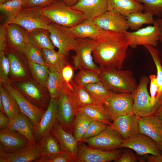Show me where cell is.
Here are the masks:
<instances>
[{
	"instance_id": "obj_1",
	"label": "cell",
	"mask_w": 162,
	"mask_h": 162,
	"mask_svg": "<svg viewBox=\"0 0 162 162\" xmlns=\"http://www.w3.org/2000/svg\"><path fill=\"white\" fill-rule=\"evenodd\" d=\"M96 41L92 55L99 67L122 69L129 46L124 34L110 32Z\"/></svg>"
},
{
	"instance_id": "obj_2",
	"label": "cell",
	"mask_w": 162,
	"mask_h": 162,
	"mask_svg": "<svg viewBox=\"0 0 162 162\" xmlns=\"http://www.w3.org/2000/svg\"><path fill=\"white\" fill-rule=\"evenodd\" d=\"M100 68L98 75L100 81L111 92L132 93L138 86L131 70L112 67Z\"/></svg>"
},
{
	"instance_id": "obj_3",
	"label": "cell",
	"mask_w": 162,
	"mask_h": 162,
	"mask_svg": "<svg viewBox=\"0 0 162 162\" xmlns=\"http://www.w3.org/2000/svg\"><path fill=\"white\" fill-rule=\"evenodd\" d=\"M41 10L51 22L67 27L75 26L85 20L82 13L60 0H55Z\"/></svg>"
},
{
	"instance_id": "obj_4",
	"label": "cell",
	"mask_w": 162,
	"mask_h": 162,
	"mask_svg": "<svg viewBox=\"0 0 162 162\" xmlns=\"http://www.w3.org/2000/svg\"><path fill=\"white\" fill-rule=\"evenodd\" d=\"M11 83L33 105L46 110L51 99L46 88L42 86L32 78Z\"/></svg>"
},
{
	"instance_id": "obj_5",
	"label": "cell",
	"mask_w": 162,
	"mask_h": 162,
	"mask_svg": "<svg viewBox=\"0 0 162 162\" xmlns=\"http://www.w3.org/2000/svg\"><path fill=\"white\" fill-rule=\"evenodd\" d=\"M77 39L76 54L72 57L74 68L90 70L98 74L100 68L96 64L92 55L97 41L90 38Z\"/></svg>"
},
{
	"instance_id": "obj_6",
	"label": "cell",
	"mask_w": 162,
	"mask_h": 162,
	"mask_svg": "<svg viewBox=\"0 0 162 162\" xmlns=\"http://www.w3.org/2000/svg\"><path fill=\"white\" fill-rule=\"evenodd\" d=\"M133 100L131 93H116L111 92L102 104L111 121L122 116L134 114L132 110Z\"/></svg>"
},
{
	"instance_id": "obj_7",
	"label": "cell",
	"mask_w": 162,
	"mask_h": 162,
	"mask_svg": "<svg viewBox=\"0 0 162 162\" xmlns=\"http://www.w3.org/2000/svg\"><path fill=\"white\" fill-rule=\"evenodd\" d=\"M50 20L38 7L22 8L12 23L19 25L26 31L38 29H48Z\"/></svg>"
},
{
	"instance_id": "obj_8",
	"label": "cell",
	"mask_w": 162,
	"mask_h": 162,
	"mask_svg": "<svg viewBox=\"0 0 162 162\" xmlns=\"http://www.w3.org/2000/svg\"><path fill=\"white\" fill-rule=\"evenodd\" d=\"M76 112L64 83L63 88L58 98L57 122L64 130L72 134Z\"/></svg>"
},
{
	"instance_id": "obj_9",
	"label": "cell",
	"mask_w": 162,
	"mask_h": 162,
	"mask_svg": "<svg viewBox=\"0 0 162 162\" xmlns=\"http://www.w3.org/2000/svg\"><path fill=\"white\" fill-rule=\"evenodd\" d=\"M150 82L149 77L146 75L142 76L137 88L132 93L133 100L132 110L136 116L146 117L154 115L155 112L147 89Z\"/></svg>"
},
{
	"instance_id": "obj_10",
	"label": "cell",
	"mask_w": 162,
	"mask_h": 162,
	"mask_svg": "<svg viewBox=\"0 0 162 162\" xmlns=\"http://www.w3.org/2000/svg\"><path fill=\"white\" fill-rule=\"evenodd\" d=\"M48 30L50 39L59 52L67 56L70 51L75 50L77 40L71 33L69 27L51 22Z\"/></svg>"
},
{
	"instance_id": "obj_11",
	"label": "cell",
	"mask_w": 162,
	"mask_h": 162,
	"mask_svg": "<svg viewBox=\"0 0 162 162\" xmlns=\"http://www.w3.org/2000/svg\"><path fill=\"white\" fill-rule=\"evenodd\" d=\"M153 25L134 31L124 32L123 34L129 46L133 48L140 45L156 46L159 41L160 29L156 20Z\"/></svg>"
},
{
	"instance_id": "obj_12",
	"label": "cell",
	"mask_w": 162,
	"mask_h": 162,
	"mask_svg": "<svg viewBox=\"0 0 162 162\" xmlns=\"http://www.w3.org/2000/svg\"><path fill=\"white\" fill-rule=\"evenodd\" d=\"M124 140L113 127L108 125L106 128L98 135L81 140L85 142L92 148L104 151H112L119 148Z\"/></svg>"
},
{
	"instance_id": "obj_13",
	"label": "cell",
	"mask_w": 162,
	"mask_h": 162,
	"mask_svg": "<svg viewBox=\"0 0 162 162\" xmlns=\"http://www.w3.org/2000/svg\"><path fill=\"white\" fill-rule=\"evenodd\" d=\"M122 148L112 151H104L92 148L85 144L80 143L76 162H116L123 152Z\"/></svg>"
},
{
	"instance_id": "obj_14",
	"label": "cell",
	"mask_w": 162,
	"mask_h": 162,
	"mask_svg": "<svg viewBox=\"0 0 162 162\" xmlns=\"http://www.w3.org/2000/svg\"><path fill=\"white\" fill-rule=\"evenodd\" d=\"M16 102L21 112L31 121L34 128L39 123L45 111L28 100L10 82L1 83Z\"/></svg>"
},
{
	"instance_id": "obj_15",
	"label": "cell",
	"mask_w": 162,
	"mask_h": 162,
	"mask_svg": "<svg viewBox=\"0 0 162 162\" xmlns=\"http://www.w3.org/2000/svg\"><path fill=\"white\" fill-rule=\"evenodd\" d=\"M10 64L9 78L11 83L32 78L28 61L24 56L9 49L5 52Z\"/></svg>"
},
{
	"instance_id": "obj_16",
	"label": "cell",
	"mask_w": 162,
	"mask_h": 162,
	"mask_svg": "<svg viewBox=\"0 0 162 162\" xmlns=\"http://www.w3.org/2000/svg\"><path fill=\"white\" fill-rule=\"evenodd\" d=\"M58 112V98H51L49 105L40 122L34 128L36 143L51 132L53 126L57 121Z\"/></svg>"
},
{
	"instance_id": "obj_17",
	"label": "cell",
	"mask_w": 162,
	"mask_h": 162,
	"mask_svg": "<svg viewBox=\"0 0 162 162\" xmlns=\"http://www.w3.org/2000/svg\"><path fill=\"white\" fill-rule=\"evenodd\" d=\"M29 42L25 29L13 23L7 25L6 44L8 49L25 56L26 45Z\"/></svg>"
},
{
	"instance_id": "obj_18",
	"label": "cell",
	"mask_w": 162,
	"mask_h": 162,
	"mask_svg": "<svg viewBox=\"0 0 162 162\" xmlns=\"http://www.w3.org/2000/svg\"><path fill=\"white\" fill-rule=\"evenodd\" d=\"M92 20L102 29L115 33L123 34L129 28L125 16L115 11L107 10Z\"/></svg>"
},
{
	"instance_id": "obj_19",
	"label": "cell",
	"mask_w": 162,
	"mask_h": 162,
	"mask_svg": "<svg viewBox=\"0 0 162 162\" xmlns=\"http://www.w3.org/2000/svg\"><path fill=\"white\" fill-rule=\"evenodd\" d=\"M131 149L140 155L150 154L158 155L162 152L157 146L156 143L149 136L142 134L128 140L124 141L119 147Z\"/></svg>"
},
{
	"instance_id": "obj_20",
	"label": "cell",
	"mask_w": 162,
	"mask_h": 162,
	"mask_svg": "<svg viewBox=\"0 0 162 162\" xmlns=\"http://www.w3.org/2000/svg\"><path fill=\"white\" fill-rule=\"evenodd\" d=\"M32 144L19 132L7 128L0 130V150L11 153Z\"/></svg>"
},
{
	"instance_id": "obj_21",
	"label": "cell",
	"mask_w": 162,
	"mask_h": 162,
	"mask_svg": "<svg viewBox=\"0 0 162 162\" xmlns=\"http://www.w3.org/2000/svg\"><path fill=\"white\" fill-rule=\"evenodd\" d=\"M41 158L36 144L29 145L11 153L0 150V162H38Z\"/></svg>"
},
{
	"instance_id": "obj_22",
	"label": "cell",
	"mask_w": 162,
	"mask_h": 162,
	"mask_svg": "<svg viewBox=\"0 0 162 162\" xmlns=\"http://www.w3.org/2000/svg\"><path fill=\"white\" fill-rule=\"evenodd\" d=\"M112 121L111 124L124 141L140 134L136 116L134 114L119 116Z\"/></svg>"
},
{
	"instance_id": "obj_23",
	"label": "cell",
	"mask_w": 162,
	"mask_h": 162,
	"mask_svg": "<svg viewBox=\"0 0 162 162\" xmlns=\"http://www.w3.org/2000/svg\"><path fill=\"white\" fill-rule=\"evenodd\" d=\"M108 0H79L70 6L82 13L85 20H93L108 10Z\"/></svg>"
},
{
	"instance_id": "obj_24",
	"label": "cell",
	"mask_w": 162,
	"mask_h": 162,
	"mask_svg": "<svg viewBox=\"0 0 162 162\" xmlns=\"http://www.w3.org/2000/svg\"><path fill=\"white\" fill-rule=\"evenodd\" d=\"M69 28L72 34L76 39L90 38L95 41L110 32L102 29L91 20H85Z\"/></svg>"
},
{
	"instance_id": "obj_25",
	"label": "cell",
	"mask_w": 162,
	"mask_h": 162,
	"mask_svg": "<svg viewBox=\"0 0 162 162\" xmlns=\"http://www.w3.org/2000/svg\"><path fill=\"white\" fill-rule=\"evenodd\" d=\"M136 117L140 134L149 136L156 143L162 142V124L160 120L154 115Z\"/></svg>"
},
{
	"instance_id": "obj_26",
	"label": "cell",
	"mask_w": 162,
	"mask_h": 162,
	"mask_svg": "<svg viewBox=\"0 0 162 162\" xmlns=\"http://www.w3.org/2000/svg\"><path fill=\"white\" fill-rule=\"evenodd\" d=\"M71 84L70 87L67 86L76 112L85 106H102V104L97 102L82 87L76 84L73 80Z\"/></svg>"
},
{
	"instance_id": "obj_27",
	"label": "cell",
	"mask_w": 162,
	"mask_h": 162,
	"mask_svg": "<svg viewBox=\"0 0 162 162\" xmlns=\"http://www.w3.org/2000/svg\"><path fill=\"white\" fill-rule=\"evenodd\" d=\"M36 145L42 156L38 162H44L59 154L62 150L58 140L51 133L43 137Z\"/></svg>"
},
{
	"instance_id": "obj_28",
	"label": "cell",
	"mask_w": 162,
	"mask_h": 162,
	"mask_svg": "<svg viewBox=\"0 0 162 162\" xmlns=\"http://www.w3.org/2000/svg\"><path fill=\"white\" fill-rule=\"evenodd\" d=\"M50 133L58 140L62 150L69 151L77 157L78 142L73 134L64 130L57 121Z\"/></svg>"
},
{
	"instance_id": "obj_29",
	"label": "cell",
	"mask_w": 162,
	"mask_h": 162,
	"mask_svg": "<svg viewBox=\"0 0 162 162\" xmlns=\"http://www.w3.org/2000/svg\"><path fill=\"white\" fill-rule=\"evenodd\" d=\"M7 128L19 132L26 137L32 144H36L33 125L30 119L21 112L14 118L10 119Z\"/></svg>"
},
{
	"instance_id": "obj_30",
	"label": "cell",
	"mask_w": 162,
	"mask_h": 162,
	"mask_svg": "<svg viewBox=\"0 0 162 162\" xmlns=\"http://www.w3.org/2000/svg\"><path fill=\"white\" fill-rule=\"evenodd\" d=\"M108 10L125 16L130 13L144 10L143 5L136 0H108Z\"/></svg>"
},
{
	"instance_id": "obj_31",
	"label": "cell",
	"mask_w": 162,
	"mask_h": 162,
	"mask_svg": "<svg viewBox=\"0 0 162 162\" xmlns=\"http://www.w3.org/2000/svg\"><path fill=\"white\" fill-rule=\"evenodd\" d=\"M30 42L40 49H54L48 29H38L27 31Z\"/></svg>"
},
{
	"instance_id": "obj_32",
	"label": "cell",
	"mask_w": 162,
	"mask_h": 162,
	"mask_svg": "<svg viewBox=\"0 0 162 162\" xmlns=\"http://www.w3.org/2000/svg\"><path fill=\"white\" fill-rule=\"evenodd\" d=\"M47 66L50 68L62 72L64 67L69 64L66 56L54 49H41Z\"/></svg>"
},
{
	"instance_id": "obj_33",
	"label": "cell",
	"mask_w": 162,
	"mask_h": 162,
	"mask_svg": "<svg viewBox=\"0 0 162 162\" xmlns=\"http://www.w3.org/2000/svg\"><path fill=\"white\" fill-rule=\"evenodd\" d=\"M154 15L151 13L135 12L125 16L129 28L132 30H136L144 24H153L155 20Z\"/></svg>"
},
{
	"instance_id": "obj_34",
	"label": "cell",
	"mask_w": 162,
	"mask_h": 162,
	"mask_svg": "<svg viewBox=\"0 0 162 162\" xmlns=\"http://www.w3.org/2000/svg\"><path fill=\"white\" fill-rule=\"evenodd\" d=\"M0 97L4 106L5 114L10 119L14 118L21 111L14 98L0 83Z\"/></svg>"
},
{
	"instance_id": "obj_35",
	"label": "cell",
	"mask_w": 162,
	"mask_h": 162,
	"mask_svg": "<svg viewBox=\"0 0 162 162\" xmlns=\"http://www.w3.org/2000/svg\"><path fill=\"white\" fill-rule=\"evenodd\" d=\"M148 50L154 63L156 68V80L159 90L156 99L154 108L155 111L162 101V65L158 51L154 47L149 45L144 46Z\"/></svg>"
},
{
	"instance_id": "obj_36",
	"label": "cell",
	"mask_w": 162,
	"mask_h": 162,
	"mask_svg": "<svg viewBox=\"0 0 162 162\" xmlns=\"http://www.w3.org/2000/svg\"><path fill=\"white\" fill-rule=\"evenodd\" d=\"M49 68L50 73L46 88L51 98H58L63 88L64 82L62 72Z\"/></svg>"
},
{
	"instance_id": "obj_37",
	"label": "cell",
	"mask_w": 162,
	"mask_h": 162,
	"mask_svg": "<svg viewBox=\"0 0 162 162\" xmlns=\"http://www.w3.org/2000/svg\"><path fill=\"white\" fill-rule=\"evenodd\" d=\"M23 8L22 0H10L0 4V12L7 24L12 22L20 10Z\"/></svg>"
},
{
	"instance_id": "obj_38",
	"label": "cell",
	"mask_w": 162,
	"mask_h": 162,
	"mask_svg": "<svg viewBox=\"0 0 162 162\" xmlns=\"http://www.w3.org/2000/svg\"><path fill=\"white\" fill-rule=\"evenodd\" d=\"M28 64L32 78L42 86L46 88L50 73L49 67L28 61Z\"/></svg>"
},
{
	"instance_id": "obj_39",
	"label": "cell",
	"mask_w": 162,
	"mask_h": 162,
	"mask_svg": "<svg viewBox=\"0 0 162 162\" xmlns=\"http://www.w3.org/2000/svg\"><path fill=\"white\" fill-rule=\"evenodd\" d=\"M77 112L83 113L93 121L100 122L107 125L110 124L112 123L103 106H85Z\"/></svg>"
},
{
	"instance_id": "obj_40",
	"label": "cell",
	"mask_w": 162,
	"mask_h": 162,
	"mask_svg": "<svg viewBox=\"0 0 162 162\" xmlns=\"http://www.w3.org/2000/svg\"><path fill=\"white\" fill-rule=\"evenodd\" d=\"M82 87L87 91L97 102L102 105L111 92L101 81Z\"/></svg>"
},
{
	"instance_id": "obj_41",
	"label": "cell",
	"mask_w": 162,
	"mask_h": 162,
	"mask_svg": "<svg viewBox=\"0 0 162 162\" xmlns=\"http://www.w3.org/2000/svg\"><path fill=\"white\" fill-rule=\"evenodd\" d=\"M92 121L83 113L80 112H77L73 134L78 142L82 140Z\"/></svg>"
},
{
	"instance_id": "obj_42",
	"label": "cell",
	"mask_w": 162,
	"mask_h": 162,
	"mask_svg": "<svg viewBox=\"0 0 162 162\" xmlns=\"http://www.w3.org/2000/svg\"><path fill=\"white\" fill-rule=\"evenodd\" d=\"M73 80L76 84L81 86L100 81L98 73L84 70H79Z\"/></svg>"
},
{
	"instance_id": "obj_43",
	"label": "cell",
	"mask_w": 162,
	"mask_h": 162,
	"mask_svg": "<svg viewBox=\"0 0 162 162\" xmlns=\"http://www.w3.org/2000/svg\"><path fill=\"white\" fill-rule=\"evenodd\" d=\"M25 56L28 62L47 66L41 49L30 42L26 45Z\"/></svg>"
},
{
	"instance_id": "obj_44",
	"label": "cell",
	"mask_w": 162,
	"mask_h": 162,
	"mask_svg": "<svg viewBox=\"0 0 162 162\" xmlns=\"http://www.w3.org/2000/svg\"><path fill=\"white\" fill-rule=\"evenodd\" d=\"M142 3L144 12L153 14L158 18L162 17V0H136Z\"/></svg>"
},
{
	"instance_id": "obj_45",
	"label": "cell",
	"mask_w": 162,
	"mask_h": 162,
	"mask_svg": "<svg viewBox=\"0 0 162 162\" xmlns=\"http://www.w3.org/2000/svg\"><path fill=\"white\" fill-rule=\"evenodd\" d=\"M10 64L5 52L0 51V83L10 82L9 75Z\"/></svg>"
},
{
	"instance_id": "obj_46",
	"label": "cell",
	"mask_w": 162,
	"mask_h": 162,
	"mask_svg": "<svg viewBox=\"0 0 162 162\" xmlns=\"http://www.w3.org/2000/svg\"><path fill=\"white\" fill-rule=\"evenodd\" d=\"M108 125L100 122L92 120L80 141L98 135L104 130Z\"/></svg>"
},
{
	"instance_id": "obj_47",
	"label": "cell",
	"mask_w": 162,
	"mask_h": 162,
	"mask_svg": "<svg viewBox=\"0 0 162 162\" xmlns=\"http://www.w3.org/2000/svg\"><path fill=\"white\" fill-rule=\"evenodd\" d=\"M77 158V157L71 152L62 150L60 153L45 160L44 162H76Z\"/></svg>"
},
{
	"instance_id": "obj_48",
	"label": "cell",
	"mask_w": 162,
	"mask_h": 162,
	"mask_svg": "<svg viewBox=\"0 0 162 162\" xmlns=\"http://www.w3.org/2000/svg\"><path fill=\"white\" fill-rule=\"evenodd\" d=\"M150 79V93L152 105L154 110V107L156 101V99L158 94L159 87L156 80V76L154 74H151L149 75Z\"/></svg>"
},
{
	"instance_id": "obj_49",
	"label": "cell",
	"mask_w": 162,
	"mask_h": 162,
	"mask_svg": "<svg viewBox=\"0 0 162 162\" xmlns=\"http://www.w3.org/2000/svg\"><path fill=\"white\" fill-rule=\"evenodd\" d=\"M56 0H22L23 8L38 7L42 8L52 3Z\"/></svg>"
},
{
	"instance_id": "obj_50",
	"label": "cell",
	"mask_w": 162,
	"mask_h": 162,
	"mask_svg": "<svg viewBox=\"0 0 162 162\" xmlns=\"http://www.w3.org/2000/svg\"><path fill=\"white\" fill-rule=\"evenodd\" d=\"M74 68L69 64L65 66L62 71V74L64 83L68 87L71 85V82L73 80Z\"/></svg>"
},
{
	"instance_id": "obj_51",
	"label": "cell",
	"mask_w": 162,
	"mask_h": 162,
	"mask_svg": "<svg viewBox=\"0 0 162 162\" xmlns=\"http://www.w3.org/2000/svg\"><path fill=\"white\" fill-rule=\"evenodd\" d=\"M8 24L4 22L0 26V51L6 52L8 47L6 44L7 27Z\"/></svg>"
},
{
	"instance_id": "obj_52",
	"label": "cell",
	"mask_w": 162,
	"mask_h": 162,
	"mask_svg": "<svg viewBox=\"0 0 162 162\" xmlns=\"http://www.w3.org/2000/svg\"><path fill=\"white\" fill-rule=\"evenodd\" d=\"M116 162H137L136 156L130 150L123 151L121 156Z\"/></svg>"
},
{
	"instance_id": "obj_53",
	"label": "cell",
	"mask_w": 162,
	"mask_h": 162,
	"mask_svg": "<svg viewBox=\"0 0 162 162\" xmlns=\"http://www.w3.org/2000/svg\"><path fill=\"white\" fill-rule=\"evenodd\" d=\"M10 119L4 113L0 112V129L7 128L9 125Z\"/></svg>"
},
{
	"instance_id": "obj_54",
	"label": "cell",
	"mask_w": 162,
	"mask_h": 162,
	"mask_svg": "<svg viewBox=\"0 0 162 162\" xmlns=\"http://www.w3.org/2000/svg\"><path fill=\"white\" fill-rule=\"evenodd\" d=\"M145 155V158L146 160L148 162H162V154L155 155H148L147 154Z\"/></svg>"
},
{
	"instance_id": "obj_55",
	"label": "cell",
	"mask_w": 162,
	"mask_h": 162,
	"mask_svg": "<svg viewBox=\"0 0 162 162\" xmlns=\"http://www.w3.org/2000/svg\"><path fill=\"white\" fill-rule=\"evenodd\" d=\"M154 115L160 120L162 124V101L155 112Z\"/></svg>"
},
{
	"instance_id": "obj_56",
	"label": "cell",
	"mask_w": 162,
	"mask_h": 162,
	"mask_svg": "<svg viewBox=\"0 0 162 162\" xmlns=\"http://www.w3.org/2000/svg\"><path fill=\"white\" fill-rule=\"evenodd\" d=\"M156 20L158 24L160 29L159 41L162 44V18H158Z\"/></svg>"
},
{
	"instance_id": "obj_57",
	"label": "cell",
	"mask_w": 162,
	"mask_h": 162,
	"mask_svg": "<svg viewBox=\"0 0 162 162\" xmlns=\"http://www.w3.org/2000/svg\"><path fill=\"white\" fill-rule=\"evenodd\" d=\"M63 1L70 6L74 5L79 0H60Z\"/></svg>"
},
{
	"instance_id": "obj_58",
	"label": "cell",
	"mask_w": 162,
	"mask_h": 162,
	"mask_svg": "<svg viewBox=\"0 0 162 162\" xmlns=\"http://www.w3.org/2000/svg\"><path fill=\"white\" fill-rule=\"evenodd\" d=\"M0 111L1 112L5 114L4 106L2 100L1 98L0 97Z\"/></svg>"
},
{
	"instance_id": "obj_59",
	"label": "cell",
	"mask_w": 162,
	"mask_h": 162,
	"mask_svg": "<svg viewBox=\"0 0 162 162\" xmlns=\"http://www.w3.org/2000/svg\"><path fill=\"white\" fill-rule=\"evenodd\" d=\"M156 144L159 149L162 152V142Z\"/></svg>"
},
{
	"instance_id": "obj_60",
	"label": "cell",
	"mask_w": 162,
	"mask_h": 162,
	"mask_svg": "<svg viewBox=\"0 0 162 162\" xmlns=\"http://www.w3.org/2000/svg\"><path fill=\"white\" fill-rule=\"evenodd\" d=\"M6 2L5 0H0V4H4Z\"/></svg>"
},
{
	"instance_id": "obj_61",
	"label": "cell",
	"mask_w": 162,
	"mask_h": 162,
	"mask_svg": "<svg viewBox=\"0 0 162 162\" xmlns=\"http://www.w3.org/2000/svg\"><path fill=\"white\" fill-rule=\"evenodd\" d=\"M6 1V2H7V1H9L10 0H5Z\"/></svg>"
}]
</instances>
